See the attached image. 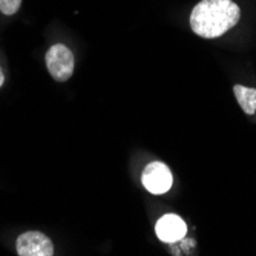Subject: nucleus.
Masks as SVG:
<instances>
[{
	"label": "nucleus",
	"instance_id": "1",
	"mask_svg": "<svg viewBox=\"0 0 256 256\" xmlns=\"http://www.w3.org/2000/svg\"><path fill=\"white\" fill-rule=\"evenodd\" d=\"M241 10L234 0H201L190 14L192 31L204 38H216L240 22Z\"/></svg>",
	"mask_w": 256,
	"mask_h": 256
},
{
	"label": "nucleus",
	"instance_id": "2",
	"mask_svg": "<svg viewBox=\"0 0 256 256\" xmlns=\"http://www.w3.org/2000/svg\"><path fill=\"white\" fill-rule=\"evenodd\" d=\"M44 60H46V68H48L51 77L56 82H66L71 78L74 72L76 60L72 51L66 44L62 43L52 44L48 50V52H46Z\"/></svg>",
	"mask_w": 256,
	"mask_h": 256
},
{
	"label": "nucleus",
	"instance_id": "3",
	"mask_svg": "<svg viewBox=\"0 0 256 256\" xmlns=\"http://www.w3.org/2000/svg\"><path fill=\"white\" fill-rule=\"evenodd\" d=\"M142 182L148 192L154 195H162L172 188V172L164 162L154 161L148 164L142 175Z\"/></svg>",
	"mask_w": 256,
	"mask_h": 256
},
{
	"label": "nucleus",
	"instance_id": "4",
	"mask_svg": "<svg viewBox=\"0 0 256 256\" xmlns=\"http://www.w3.org/2000/svg\"><path fill=\"white\" fill-rule=\"evenodd\" d=\"M17 253L20 256H52L54 246L52 241L43 235L42 232L30 230L22 234L16 242Z\"/></svg>",
	"mask_w": 256,
	"mask_h": 256
},
{
	"label": "nucleus",
	"instance_id": "5",
	"mask_svg": "<svg viewBox=\"0 0 256 256\" xmlns=\"http://www.w3.org/2000/svg\"><path fill=\"white\" fill-rule=\"evenodd\" d=\"M155 232H156V236L162 242H175L186 236V234H188V226H186V222L178 215L169 214L158 220L155 226Z\"/></svg>",
	"mask_w": 256,
	"mask_h": 256
},
{
	"label": "nucleus",
	"instance_id": "6",
	"mask_svg": "<svg viewBox=\"0 0 256 256\" xmlns=\"http://www.w3.org/2000/svg\"><path fill=\"white\" fill-rule=\"evenodd\" d=\"M234 92H235V97H236L241 109L244 110V114H247V115L256 114V89L254 88L235 84Z\"/></svg>",
	"mask_w": 256,
	"mask_h": 256
},
{
	"label": "nucleus",
	"instance_id": "7",
	"mask_svg": "<svg viewBox=\"0 0 256 256\" xmlns=\"http://www.w3.org/2000/svg\"><path fill=\"white\" fill-rule=\"evenodd\" d=\"M22 0H0V12L5 16H12L18 11Z\"/></svg>",
	"mask_w": 256,
	"mask_h": 256
},
{
	"label": "nucleus",
	"instance_id": "8",
	"mask_svg": "<svg viewBox=\"0 0 256 256\" xmlns=\"http://www.w3.org/2000/svg\"><path fill=\"white\" fill-rule=\"evenodd\" d=\"M4 82H5V76H4V71H2V68H0V88H2Z\"/></svg>",
	"mask_w": 256,
	"mask_h": 256
}]
</instances>
